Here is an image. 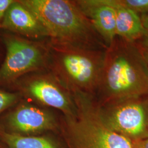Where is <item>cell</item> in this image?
Here are the masks:
<instances>
[{
  "instance_id": "6da1fadb",
  "label": "cell",
  "mask_w": 148,
  "mask_h": 148,
  "mask_svg": "<svg viewBox=\"0 0 148 148\" xmlns=\"http://www.w3.org/2000/svg\"><path fill=\"white\" fill-rule=\"evenodd\" d=\"M109 102L148 95V66L137 43L116 36L105 51L98 90Z\"/></svg>"
},
{
  "instance_id": "7a4b0ae2",
  "label": "cell",
  "mask_w": 148,
  "mask_h": 148,
  "mask_svg": "<svg viewBox=\"0 0 148 148\" xmlns=\"http://www.w3.org/2000/svg\"><path fill=\"white\" fill-rule=\"evenodd\" d=\"M19 1L41 23L50 41L91 49L106 48L75 1Z\"/></svg>"
},
{
  "instance_id": "3957f363",
  "label": "cell",
  "mask_w": 148,
  "mask_h": 148,
  "mask_svg": "<svg viewBox=\"0 0 148 148\" xmlns=\"http://www.w3.org/2000/svg\"><path fill=\"white\" fill-rule=\"evenodd\" d=\"M47 68L70 92L91 95L98 91L105 51L49 41Z\"/></svg>"
},
{
  "instance_id": "277c9868",
  "label": "cell",
  "mask_w": 148,
  "mask_h": 148,
  "mask_svg": "<svg viewBox=\"0 0 148 148\" xmlns=\"http://www.w3.org/2000/svg\"><path fill=\"white\" fill-rule=\"evenodd\" d=\"M77 104V115L70 119L77 148H133L131 140L108 127L101 119L90 95L72 93Z\"/></svg>"
},
{
  "instance_id": "5b68a950",
  "label": "cell",
  "mask_w": 148,
  "mask_h": 148,
  "mask_svg": "<svg viewBox=\"0 0 148 148\" xmlns=\"http://www.w3.org/2000/svg\"><path fill=\"white\" fill-rule=\"evenodd\" d=\"M5 58L0 67V85L14 84L23 76L47 68V45L25 38L6 35Z\"/></svg>"
},
{
  "instance_id": "8992f818",
  "label": "cell",
  "mask_w": 148,
  "mask_h": 148,
  "mask_svg": "<svg viewBox=\"0 0 148 148\" xmlns=\"http://www.w3.org/2000/svg\"><path fill=\"white\" fill-rule=\"evenodd\" d=\"M144 97L109 102L98 108L101 119L113 131L134 139L148 134V98Z\"/></svg>"
},
{
  "instance_id": "52a82bcc",
  "label": "cell",
  "mask_w": 148,
  "mask_h": 148,
  "mask_svg": "<svg viewBox=\"0 0 148 148\" xmlns=\"http://www.w3.org/2000/svg\"><path fill=\"white\" fill-rule=\"evenodd\" d=\"M40 71L25 75L14 84L24 93L43 105L63 111L70 119L76 117L77 110L70 98L71 92L50 71L48 73Z\"/></svg>"
},
{
  "instance_id": "ba28073f",
  "label": "cell",
  "mask_w": 148,
  "mask_h": 148,
  "mask_svg": "<svg viewBox=\"0 0 148 148\" xmlns=\"http://www.w3.org/2000/svg\"><path fill=\"white\" fill-rule=\"evenodd\" d=\"M108 47L116 37V16L110 0L75 1Z\"/></svg>"
},
{
  "instance_id": "9c48e42d",
  "label": "cell",
  "mask_w": 148,
  "mask_h": 148,
  "mask_svg": "<svg viewBox=\"0 0 148 148\" xmlns=\"http://www.w3.org/2000/svg\"><path fill=\"white\" fill-rule=\"evenodd\" d=\"M1 28L29 38L48 37V34L36 16L23 5L14 1L5 12Z\"/></svg>"
},
{
  "instance_id": "30bf717a",
  "label": "cell",
  "mask_w": 148,
  "mask_h": 148,
  "mask_svg": "<svg viewBox=\"0 0 148 148\" xmlns=\"http://www.w3.org/2000/svg\"><path fill=\"white\" fill-rule=\"evenodd\" d=\"M7 122L16 133L41 132L56 126V121L49 113L28 104L18 106L8 115Z\"/></svg>"
},
{
  "instance_id": "8fae6325",
  "label": "cell",
  "mask_w": 148,
  "mask_h": 148,
  "mask_svg": "<svg viewBox=\"0 0 148 148\" xmlns=\"http://www.w3.org/2000/svg\"><path fill=\"white\" fill-rule=\"evenodd\" d=\"M115 12L116 36L137 43L143 37L144 29L140 16L120 5L116 0H110Z\"/></svg>"
},
{
  "instance_id": "7c38bea8",
  "label": "cell",
  "mask_w": 148,
  "mask_h": 148,
  "mask_svg": "<svg viewBox=\"0 0 148 148\" xmlns=\"http://www.w3.org/2000/svg\"><path fill=\"white\" fill-rule=\"evenodd\" d=\"M0 136L10 148H57L47 138L26 137L16 133L0 131Z\"/></svg>"
},
{
  "instance_id": "4fadbf2b",
  "label": "cell",
  "mask_w": 148,
  "mask_h": 148,
  "mask_svg": "<svg viewBox=\"0 0 148 148\" xmlns=\"http://www.w3.org/2000/svg\"><path fill=\"white\" fill-rule=\"evenodd\" d=\"M117 3L138 15L148 14V0H116Z\"/></svg>"
},
{
  "instance_id": "5bb4252c",
  "label": "cell",
  "mask_w": 148,
  "mask_h": 148,
  "mask_svg": "<svg viewBox=\"0 0 148 148\" xmlns=\"http://www.w3.org/2000/svg\"><path fill=\"white\" fill-rule=\"evenodd\" d=\"M17 93H11L0 90V113L12 106L19 99Z\"/></svg>"
},
{
  "instance_id": "9a60e30c",
  "label": "cell",
  "mask_w": 148,
  "mask_h": 148,
  "mask_svg": "<svg viewBox=\"0 0 148 148\" xmlns=\"http://www.w3.org/2000/svg\"><path fill=\"white\" fill-rule=\"evenodd\" d=\"M140 17L143 25L144 33L141 40L137 43L148 49V14L141 15Z\"/></svg>"
},
{
  "instance_id": "2e32d148",
  "label": "cell",
  "mask_w": 148,
  "mask_h": 148,
  "mask_svg": "<svg viewBox=\"0 0 148 148\" xmlns=\"http://www.w3.org/2000/svg\"><path fill=\"white\" fill-rule=\"evenodd\" d=\"M14 0H0V27L5 12Z\"/></svg>"
},
{
  "instance_id": "e0dca14e",
  "label": "cell",
  "mask_w": 148,
  "mask_h": 148,
  "mask_svg": "<svg viewBox=\"0 0 148 148\" xmlns=\"http://www.w3.org/2000/svg\"><path fill=\"white\" fill-rule=\"evenodd\" d=\"M132 144L133 148H148V137L133 139Z\"/></svg>"
},
{
  "instance_id": "ac0fdd59",
  "label": "cell",
  "mask_w": 148,
  "mask_h": 148,
  "mask_svg": "<svg viewBox=\"0 0 148 148\" xmlns=\"http://www.w3.org/2000/svg\"><path fill=\"white\" fill-rule=\"evenodd\" d=\"M138 46H139V47L140 48V50L142 51V52L143 53V56L144 57V58L145 59V61L147 62V64L148 65V49L145 48L143 47L142 46H140L139 44H138Z\"/></svg>"
}]
</instances>
